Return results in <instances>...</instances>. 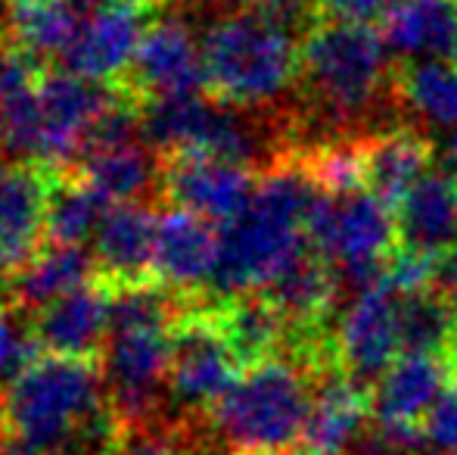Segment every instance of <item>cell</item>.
<instances>
[{
	"label": "cell",
	"instance_id": "1f68e13d",
	"mask_svg": "<svg viewBox=\"0 0 457 455\" xmlns=\"http://www.w3.org/2000/svg\"><path fill=\"white\" fill-rule=\"evenodd\" d=\"M420 434L423 446L436 455H457V381L439 396L433 412L420 425Z\"/></svg>",
	"mask_w": 457,
	"mask_h": 455
},
{
	"label": "cell",
	"instance_id": "52a82bcc",
	"mask_svg": "<svg viewBox=\"0 0 457 455\" xmlns=\"http://www.w3.org/2000/svg\"><path fill=\"white\" fill-rule=\"evenodd\" d=\"M144 138L165 156H215L253 169L265 156V140L259 125L240 113V106L209 100L203 94L193 97H169L140 104Z\"/></svg>",
	"mask_w": 457,
	"mask_h": 455
},
{
	"label": "cell",
	"instance_id": "d6a6232c",
	"mask_svg": "<svg viewBox=\"0 0 457 455\" xmlns=\"http://www.w3.org/2000/svg\"><path fill=\"white\" fill-rule=\"evenodd\" d=\"M37 346L31 341V334L25 337L22 331L12 324V318L0 309V377H16L31 358L37 356Z\"/></svg>",
	"mask_w": 457,
	"mask_h": 455
},
{
	"label": "cell",
	"instance_id": "f546056e",
	"mask_svg": "<svg viewBox=\"0 0 457 455\" xmlns=\"http://www.w3.org/2000/svg\"><path fill=\"white\" fill-rule=\"evenodd\" d=\"M402 97L423 122L457 131V66L429 60L414 63L402 75Z\"/></svg>",
	"mask_w": 457,
	"mask_h": 455
},
{
	"label": "cell",
	"instance_id": "6da1fadb",
	"mask_svg": "<svg viewBox=\"0 0 457 455\" xmlns=\"http://www.w3.org/2000/svg\"><path fill=\"white\" fill-rule=\"evenodd\" d=\"M4 402L10 434L29 452L115 455L128 434L94 358L37 352L10 381Z\"/></svg>",
	"mask_w": 457,
	"mask_h": 455
},
{
	"label": "cell",
	"instance_id": "74e56055",
	"mask_svg": "<svg viewBox=\"0 0 457 455\" xmlns=\"http://www.w3.org/2000/svg\"><path fill=\"white\" fill-rule=\"evenodd\" d=\"M343 455H402V452L392 450L379 434H373V437H361L352 450H345Z\"/></svg>",
	"mask_w": 457,
	"mask_h": 455
},
{
	"label": "cell",
	"instance_id": "b9f144b4",
	"mask_svg": "<svg viewBox=\"0 0 457 455\" xmlns=\"http://www.w3.org/2000/svg\"><path fill=\"white\" fill-rule=\"evenodd\" d=\"M10 455H47V452H29V450H19V452H10Z\"/></svg>",
	"mask_w": 457,
	"mask_h": 455
},
{
	"label": "cell",
	"instance_id": "d6986e66",
	"mask_svg": "<svg viewBox=\"0 0 457 455\" xmlns=\"http://www.w3.org/2000/svg\"><path fill=\"white\" fill-rule=\"evenodd\" d=\"M109 337V287L87 284L35 312L31 341L37 352L69 358H94Z\"/></svg>",
	"mask_w": 457,
	"mask_h": 455
},
{
	"label": "cell",
	"instance_id": "603a6c76",
	"mask_svg": "<svg viewBox=\"0 0 457 455\" xmlns=\"http://www.w3.org/2000/svg\"><path fill=\"white\" fill-rule=\"evenodd\" d=\"M268 303L283 316L287 328L305 331V337L318 346V328L327 318V312L333 309L339 297V284L333 268L314 253L312 247H305L293 262L280 268L265 291H259Z\"/></svg>",
	"mask_w": 457,
	"mask_h": 455
},
{
	"label": "cell",
	"instance_id": "d590c367",
	"mask_svg": "<svg viewBox=\"0 0 457 455\" xmlns=\"http://www.w3.org/2000/svg\"><path fill=\"white\" fill-rule=\"evenodd\" d=\"M429 291L457 309V247L433 259V268H429Z\"/></svg>",
	"mask_w": 457,
	"mask_h": 455
},
{
	"label": "cell",
	"instance_id": "8fae6325",
	"mask_svg": "<svg viewBox=\"0 0 457 455\" xmlns=\"http://www.w3.org/2000/svg\"><path fill=\"white\" fill-rule=\"evenodd\" d=\"M119 104L109 85L81 79L75 72H44L41 79V150L37 165L66 169L79 163L96 122Z\"/></svg>",
	"mask_w": 457,
	"mask_h": 455
},
{
	"label": "cell",
	"instance_id": "4fadbf2b",
	"mask_svg": "<svg viewBox=\"0 0 457 455\" xmlns=\"http://www.w3.org/2000/svg\"><path fill=\"white\" fill-rule=\"evenodd\" d=\"M159 188L178 209L218 222V228H221L234 222L240 213H246V206L255 197V188H259V178L253 175L249 165L181 153V156L165 159Z\"/></svg>",
	"mask_w": 457,
	"mask_h": 455
},
{
	"label": "cell",
	"instance_id": "4316f807",
	"mask_svg": "<svg viewBox=\"0 0 457 455\" xmlns=\"http://www.w3.org/2000/svg\"><path fill=\"white\" fill-rule=\"evenodd\" d=\"M96 262L94 253L85 247H54L35 256L22 272L12 278V297L25 309H44V306L56 303V299L69 297V293L81 291V287L94 284Z\"/></svg>",
	"mask_w": 457,
	"mask_h": 455
},
{
	"label": "cell",
	"instance_id": "e0dca14e",
	"mask_svg": "<svg viewBox=\"0 0 457 455\" xmlns=\"http://www.w3.org/2000/svg\"><path fill=\"white\" fill-rule=\"evenodd\" d=\"M144 31L146 22L140 6H112L91 13L60 63L66 72L112 85L115 79H125L131 72Z\"/></svg>",
	"mask_w": 457,
	"mask_h": 455
},
{
	"label": "cell",
	"instance_id": "3957f363",
	"mask_svg": "<svg viewBox=\"0 0 457 455\" xmlns=\"http://www.w3.org/2000/svg\"><path fill=\"white\" fill-rule=\"evenodd\" d=\"M293 19L259 6L221 16L203 35L205 79L215 100L255 110L280 100L302 72V44Z\"/></svg>",
	"mask_w": 457,
	"mask_h": 455
},
{
	"label": "cell",
	"instance_id": "9a60e30c",
	"mask_svg": "<svg viewBox=\"0 0 457 455\" xmlns=\"http://www.w3.org/2000/svg\"><path fill=\"white\" fill-rule=\"evenodd\" d=\"M47 169L37 163L0 165V272H22L47 240Z\"/></svg>",
	"mask_w": 457,
	"mask_h": 455
},
{
	"label": "cell",
	"instance_id": "2e32d148",
	"mask_svg": "<svg viewBox=\"0 0 457 455\" xmlns=\"http://www.w3.org/2000/svg\"><path fill=\"white\" fill-rule=\"evenodd\" d=\"M221 253V228L187 209H165L156 225L153 278L181 297L212 284Z\"/></svg>",
	"mask_w": 457,
	"mask_h": 455
},
{
	"label": "cell",
	"instance_id": "7bdbcfd3",
	"mask_svg": "<svg viewBox=\"0 0 457 455\" xmlns=\"http://www.w3.org/2000/svg\"><path fill=\"white\" fill-rule=\"evenodd\" d=\"M452 60H454V66H457V38H454V47H452Z\"/></svg>",
	"mask_w": 457,
	"mask_h": 455
},
{
	"label": "cell",
	"instance_id": "8d00e7d4",
	"mask_svg": "<svg viewBox=\"0 0 457 455\" xmlns=\"http://www.w3.org/2000/svg\"><path fill=\"white\" fill-rule=\"evenodd\" d=\"M81 16H91V13H100V10H112V6H140L150 4V0H69Z\"/></svg>",
	"mask_w": 457,
	"mask_h": 455
},
{
	"label": "cell",
	"instance_id": "f35d334b",
	"mask_svg": "<svg viewBox=\"0 0 457 455\" xmlns=\"http://www.w3.org/2000/svg\"><path fill=\"white\" fill-rule=\"evenodd\" d=\"M445 163H448V172L457 175V131L448 134V140H445Z\"/></svg>",
	"mask_w": 457,
	"mask_h": 455
},
{
	"label": "cell",
	"instance_id": "60d3db41",
	"mask_svg": "<svg viewBox=\"0 0 457 455\" xmlns=\"http://www.w3.org/2000/svg\"><path fill=\"white\" fill-rule=\"evenodd\" d=\"M199 4H234V0H199ZM240 4H246V0H240Z\"/></svg>",
	"mask_w": 457,
	"mask_h": 455
},
{
	"label": "cell",
	"instance_id": "ac0fdd59",
	"mask_svg": "<svg viewBox=\"0 0 457 455\" xmlns=\"http://www.w3.org/2000/svg\"><path fill=\"white\" fill-rule=\"evenodd\" d=\"M159 215L144 203H115L94 237L96 278L115 287L144 284L153 278Z\"/></svg>",
	"mask_w": 457,
	"mask_h": 455
},
{
	"label": "cell",
	"instance_id": "4dcf8cb0",
	"mask_svg": "<svg viewBox=\"0 0 457 455\" xmlns=\"http://www.w3.org/2000/svg\"><path fill=\"white\" fill-rule=\"evenodd\" d=\"M457 337V309L433 291L402 299V356L433 352L452 356Z\"/></svg>",
	"mask_w": 457,
	"mask_h": 455
},
{
	"label": "cell",
	"instance_id": "277c9868",
	"mask_svg": "<svg viewBox=\"0 0 457 455\" xmlns=\"http://www.w3.org/2000/svg\"><path fill=\"white\" fill-rule=\"evenodd\" d=\"M314 368L271 356L249 365L209 409L215 437L234 455H295L314 402Z\"/></svg>",
	"mask_w": 457,
	"mask_h": 455
},
{
	"label": "cell",
	"instance_id": "ba28073f",
	"mask_svg": "<svg viewBox=\"0 0 457 455\" xmlns=\"http://www.w3.org/2000/svg\"><path fill=\"white\" fill-rule=\"evenodd\" d=\"M175 328V324H171ZM169 324H115L103 346V381L121 425L144 427L169 390L171 368Z\"/></svg>",
	"mask_w": 457,
	"mask_h": 455
},
{
	"label": "cell",
	"instance_id": "ee69618b",
	"mask_svg": "<svg viewBox=\"0 0 457 455\" xmlns=\"http://www.w3.org/2000/svg\"><path fill=\"white\" fill-rule=\"evenodd\" d=\"M295 455H299V452H295Z\"/></svg>",
	"mask_w": 457,
	"mask_h": 455
},
{
	"label": "cell",
	"instance_id": "7c38bea8",
	"mask_svg": "<svg viewBox=\"0 0 457 455\" xmlns=\"http://www.w3.org/2000/svg\"><path fill=\"white\" fill-rule=\"evenodd\" d=\"M209 88L203 41H196L181 19H159L146 25L144 41L128 72V94L140 104L169 97H193Z\"/></svg>",
	"mask_w": 457,
	"mask_h": 455
},
{
	"label": "cell",
	"instance_id": "7402d4cb",
	"mask_svg": "<svg viewBox=\"0 0 457 455\" xmlns=\"http://www.w3.org/2000/svg\"><path fill=\"white\" fill-rule=\"evenodd\" d=\"M398 249L436 259L457 247V175L429 172L395 206Z\"/></svg>",
	"mask_w": 457,
	"mask_h": 455
},
{
	"label": "cell",
	"instance_id": "cb8c5ba5",
	"mask_svg": "<svg viewBox=\"0 0 457 455\" xmlns=\"http://www.w3.org/2000/svg\"><path fill=\"white\" fill-rule=\"evenodd\" d=\"M364 153V188L377 194L386 206H395L417 188L420 178L429 175L433 147L411 128H386L361 140Z\"/></svg>",
	"mask_w": 457,
	"mask_h": 455
},
{
	"label": "cell",
	"instance_id": "9c48e42d",
	"mask_svg": "<svg viewBox=\"0 0 457 455\" xmlns=\"http://www.w3.org/2000/svg\"><path fill=\"white\" fill-rule=\"evenodd\" d=\"M243 375L237 352L230 350L212 309H184L171 328L169 396L175 406L212 409Z\"/></svg>",
	"mask_w": 457,
	"mask_h": 455
},
{
	"label": "cell",
	"instance_id": "83f0119b",
	"mask_svg": "<svg viewBox=\"0 0 457 455\" xmlns=\"http://www.w3.org/2000/svg\"><path fill=\"white\" fill-rule=\"evenodd\" d=\"M228 337L230 350L237 352L243 368L259 365L274 356V350L287 341L289 328L283 316L268 303L262 293H246V297L224 299L218 309H212Z\"/></svg>",
	"mask_w": 457,
	"mask_h": 455
},
{
	"label": "cell",
	"instance_id": "f1b7e54d",
	"mask_svg": "<svg viewBox=\"0 0 457 455\" xmlns=\"http://www.w3.org/2000/svg\"><path fill=\"white\" fill-rule=\"evenodd\" d=\"M112 203L85 178H54L47 197V243L54 247H85L100 231Z\"/></svg>",
	"mask_w": 457,
	"mask_h": 455
},
{
	"label": "cell",
	"instance_id": "5b68a950",
	"mask_svg": "<svg viewBox=\"0 0 457 455\" xmlns=\"http://www.w3.org/2000/svg\"><path fill=\"white\" fill-rule=\"evenodd\" d=\"M305 234L308 247L333 268L339 291L352 297L386 278L398 249L395 213L367 188L320 194Z\"/></svg>",
	"mask_w": 457,
	"mask_h": 455
},
{
	"label": "cell",
	"instance_id": "d4e9b609",
	"mask_svg": "<svg viewBox=\"0 0 457 455\" xmlns=\"http://www.w3.org/2000/svg\"><path fill=\"white\" fill-rule=\"evenodd\" d=\"M389 54L414 63L452 56L457 38V0H392L379 22Z\"/></svg>",
	"mask_w": 457,
	"mask_h": 455
},
{
	"label": "cell",
	"instance_id": "30bf717a",
	"mask_svg": "<svg viewBox=\"0 0 457 455\" xmlns=\"http://www.w3.org/2000/svg\"><path fill=\"white\" fill-rule=\"evenodd\" d=\"M402 293L389 284L367 287L355 293L339 316L333 337V362L345 377L367 390L402 358Z\"/></svg>",
	"mask_w": 457,
	"mask_h": 455
},
{
	"label": "cell",
	"instance_id": "5bb4252c",
	"mask_svg": "<svg viewBox=\"0 0 457 455\" xmlns=\"http://www.w3.org/2000/svg\"><path fill=\"white\" fill-rule=\"evenodd\" d=\"M457 381L452 356L411 352L373 383L370 409L379 431H420L439 396Z\"/></svg>",
	"mask_w": 457,
	"mask_h": 455
},
{
	"label": "cell",
	"instance_id": "484cf974",
	"mask_svg": "<svg viewBox=\"0 0 457 455\" xmlns=\"http://www.w3.org/2000/svg\"><path fill=\"white\" fill-rule=\"evenodd\" d=\"M81 22L85 16L69 0H6L10 44L37 63L62 60Z\"/></svg>",
	"mask_w": 457,
	"mask_h": 455
},
{
	"label": "cell",
	"instance_id": "7a4b0ae2",
	"mask_svg": "<svg viewBox=\"0 0 457 455\" xmlns=\"http://www.w3.org/2000/svg\"><path fill=\"white\" fill-rule=\"evenodd\" d=\"M320 184L305 156H283L259 178L253 203L221 225V253L212 293L221 299L246 297L308 247V215L320 200Z\"/></svg>",
	"mask_w": 457,
	"mask_h": 455
},
{
	"label": "cell",
	"instance_id": "ab89813d",
	"mask_svg": "<svg viewBox=\"0 0 457 455\" xmlns=\"http://www.w3.org/2000/svg\"><path fill=\"white\" fill-rule=\"evenodd\" d=\"M6 431H10V421H6V402H4V396H0V443H4Z\"/></svg>",
	"mask_w": 457,
	"mask_h": 455
},
{
	"label": "cell",
	"instance_id": "836d02e7",
	"mask_svg": "<svg viewBox=\"0 0 457 455\" xmlns=\"http://www.w3.org/2000/svg\"><path fill=\"white\" fill-rule=\"evenodd\" d=\"M115 455H184L181 446L169 437V431H156V427H131L121 440Z\"/></svg>",
	"mask_w": 457,
	"mask_h": 455
},
{
	"label": "cell",
	"instance_id": "e575fe53",
	"mask_svg": "<svg viewBox=\"0 0 457 455\" xmlns=\"http://www.w3.org/2000/svg\"><path fill=\"white\" fill-rule=\"evenodd\" d=\"M314 4H320V10L343 22H370L373 16L383 19L392 0H314Z\"/></svg>",
	"mask_w": 457,
	"mask_h": 455
},
{
	"label": "cell",
	"instance_id": "ffe728a7",
	"mask_svg": "<svg viewBox=\"0 0 457 455\" xmlns=\"http://www.w3.org/2000/svg\"><path fill=\"white\" fill-rule=\"evenodd\" d=\"M370 393L339 368L314 381V402L302 434L299 455H343L364 437Z\"/></svg>",
	"mask_w": 457,
	"mask_h": 455
},
{
	"label": "cell",
	"instance_id": "8992f818",
	"mask_svg": "<svg viewBox=\"0 0 457 455\" xmlns=\"http://www.w3.org/2000/svg\"><path fill=\"white\" fill-rule=\"evenodd\" d=\"M389 72V47L367 22L314 25L302 41V75L308 91L333 119H355L370 110Z\"/></svg>",
	"mask_w": 457,
	"mask_h": 455
},
{
	"label": "cell",
	"instance_id": "44dd1931",
	"mask_svg": "<svg viewBox=\"0 0 457 455\" xmlns=\"http://www.w3.org/2000/svg\"><path fill=\"white\" fill-rule=\"evenodd\" d=\"M41 63L16 44L0 47V150L37 163L41 150Z\"/></svg>",
	"mask_w": 457,
	"mask_h": 455
}]
</instances>
